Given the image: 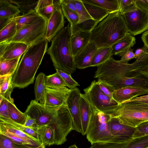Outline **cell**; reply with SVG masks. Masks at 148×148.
<instances>
[{"instance_id":"8","label":"cell","mask_w":148,"mask_h":148,"mask_svg":"<svg viewBox=\"0 0 148 148\" xmlns=\"http://www.w3.org/2000/svg\"><path fill=\"white\" fill-rule=\"evenodd\" d=\"M47 24V21L40 16L31 24L17 31L10 42H20L29 46L33 45L45 38Z\"/></svg>"},{"instance_id":"19","label":"cell","mask_w":148,"mask_h":148,"mask_svg":"<svg viewBox=\"0 0 148 148\" xmlns=\"http://www.w3.org/2000/svg\"><path fill=\"white\" fill-rule=\"evenodd\" d=\"M91 35L90 32H82L72 36L71 47L74 57L89 43Z\"/></svg>"},{"instance_id":"3","label":"cell","mask_w":148,"mask_h":148,"mask_svg":"<svg viewBox=\"0 0 148 148\" xmlns=\"http://www.w3.org/2000/svg\"><path fill=\"white\" fill-rule=\"evenodd\" d=\"M90 42L98 48L111 47L128 33L125 21L119 11L110 14L91 32Z\"/></svg>"},{"instance_id":"11","label":"cell","mask_w":148,"mask_h":148,"mask_svg":"<svg viewBox=\"0 0 148 148\" xmlns=\"http://www.w3.org/2000/svg\"><path fill=\"white\" fill-rule=\"evenodd\" d=\"M81 94L77 87L71 90L66 104L72 118L73 130L81 134L82 128L80 108Z\"/></svg>"},{"instance_id":"6","label":"cell","mask_w":148,"mask_h":148,"mask_svg":"<svg viewBox=\"0 0 148 148\" xmlns=\"http://www.w3.org/2000/svg\"><path fill=\"white\" fill-rule=\"evenodd\" d=\"M110 114L112 117L118 118L122 123L134 127L148 121V112L136 101L119 104Z\"/></svg>"},{"instance_id":"31","label":"cell","mask_w":148,"mask_h":148,"mask_svg":"<svg viewBox=\"0 0 148 148\" xmlns=\"http://www.w3.org/2000/svg\"><path fill=\"white\" fill-rule=\"evenodd\" d=\"M8 111L10 119L19 124L24 125L27 115L25 112L20 111L15 105L13 99L11 98L9 101Z\"/></svg>"},{"instance_id":"15","label":"cell","mask_w":148,"mask_h":148,"mask_svg":"<svg viewBox=\"0 0 148 148\" xmlns=\"http://www.w3.org/2000/svg\"><path fill=\"white\" fill-rule=\"evenodd\" d=\"M29 47L25 44L18 42L0 44V60H9L21 57Z\"/></svg>"},{"instance_id":"50","label":"cell","mask_w":148,"mask_h":148,"mask_svg":"<svg viewBox=\"0 0 148 148\" xmlns=\"http://www.w3.org/2000/svg\"><path fill=\"white\" fill-rule=\"evenodd\" d=\"M14 18L11 17H0V30L7 26Z\"/></svg>"},{"instance_id":"37","label":"cell","mask_w":148,"mask_h":148,"mask_svg":"<svg viewBox=\"0 0 148 148\" xmlns=\"http://www.w3.org/2000/svg\"><path fill=\"white\" fill-rule=\"evenodd\" d=\"M72 1L74 4L77 12L79 17V21L78 23L87 20L92 19L88 12L82 0Z\"/></svg>"},{"instance_id":"25","label":"cell","mask_w":148,"mask_h":148,"mask_svg":"<svg viewBox=\"0 0 148 148\" xmlns=\"http://www.w3.org/2000/svg\"><path fill=\"white\" fill-rule=\"evenodd\" d=\"M111 47L99 48L94 54L90 67L98 66L103 64L113 55Z\"/></svg>"},{"instance_id":"54","label":"cell","mask_w":148,"mask_h":148,"mask_svg":"<svg viewBox=\"0 0 148 148\" xmlns=\"http://www.w3.org/2000/svg\"><path fill=\"white\" fill-rule=\"evenodd\" d=\"M143 103L148 104V100H142L140 101H137Z\"/></svg>"},{"instance_id":"44","label":"cell","mask_w":148,"mask_h":148,"mask_svg":"<svg viewBox=\"0 0 148 148\" xmlns=\"http://www.w3.org/2000/svg\"><path fill=\"white\" fill-rule=\"evenodd\" d=\"M136 128V131L133 135V138L148 135V121L140 123Z\"/></svg>"},{"instance_id":"40","label":"cell","mask_w":148,"mask_h":148,"mask_svg":"<svg viewBox=\"0 0 148 148\" xmlns=\"http://www.w3.org/2000/svg\"><path fill=\"white\" fill-rule=\"evenodd\" d=\"M37 147H32L17 144L7 137L0 134V148H37Z\"/></svg>"},{"instance_id":"9","label":"cell","mask_w":148,"mask_h":148,"mask_svg":"<svg viewBox=\"0 0 148 148\" xmlns=\"http://www.w3.org/2000/svg\"><path fill=\"white\" fill-rule=\"evenodd\" d=\"M0 134L21 145L35 148L42 144L40 141L19 129L7 118L0 117Z\"/></svg>"},{"instance_id":"26","label":"cell","mask_w":148,"mask_h":148,"mask_svg":"<svg viewBox=\"0 0 148 148\" xmlns=\"http://www.w3.org/2000/svg\"><path fill=\"white\" fill-rule=\"evenodd\" d=\"M89 14L96 21L99 23L110 14L107 10L82 0Z\"/></svg>"},{"instance_id":"49","label":"cell","mask_w":148,"mask_h":148,"mask_svg":"<svg viewBox=\"0 0 148 148\" xmlns=\"http://www.w3.org/2000/svg\"><path fill=\"white\" fill-rule=\"evenodd\" d=\"M27 116L23 125L27 127L34 128L36 125V120L29 115H27Z\"/></svg>"},{"instance_id":"57","label":"cell","mask_w":148,"mask_h":148,"mask_svg":"<svg viewBox=\"0 0 148 148\" xmlns=\"http://www.w3.org/2000/svg\"><path fill=\"white\" fill-rule=\"evenodd\" d=\"M147 148H148V147H147Z\"/></svg>"},{"instance_id":"5","label":"cell","mask_w":148,"mask_h":148,"mask_svg":"<svg viewBox=\"0 0 148 148\" xmlns=\"http://www.w3.org/2000/svg\"><path fill=\"white\" fill-rule=\"evenodd\" d=\"M91 107L92 112L86 134L88 140L91 145L100 142L116 143L110 130L111 114Z\"/></svg>"},{"instance_id":"21","label":"cell","mask_w":148,"mask_h":148,"mask_svg":"<svg viewBox=\"0 0 148 148\" xmlns=\"http://www.w3.org/2000/svg\"><path fill=\"white\" fill-rule=\"evenodd\" d=\"M34 129L38 135L40 142L45 146L55 145L54 132L51 127L42 125L36 126Z\"/></svg>"},{"instance_id":"46","label":"cell","mask_w":148,"mask_h":148,"mask_svg":"<svg viewBox=\"0 0 148 148\" xmlns=\"http://www.w3.org/2000/svg\"><path fill=\"white\" fill-rule=\"evenodd\" d=\"M133 49L130 48L127 49L117 54L116 55L121 57L120 60L128 62L132 59L134 58V53L133 52Z\"/></svg>"},{"instance_id":"22","label":"cell","mask_w":148,"mask_h":148,"mask_svg":"<svg viewBox=\"0 0 148 148\" xmlns=\"http://www.w3.org/2000/svg\"><path fill=\"white\" fill-rule=\"evenodd\" d=\"M45 77L44 73L41 72L39 73L36 78L34 87L35 100L44 104L45 103L46 96L45 85Z\"/></svg>"},{"instance_id":"38","label":"cell","mask_w":148,"mask_h":148,"mask_svg":"<svg viewBox=\"0 0 148 148\" xmlns=\"http://www.w3.org/2000/svg\"><path fill=\"white\" fill-rule=\"evenodd\" d=\"M61 7L63 15L69 21L70 26L78 23L79 18L77 13L70 9L64 5L61 4Z\"/></svg>"},{"instance_id":"13","label":"cell","mask_w":148,"mask_h":148,"mask_svg":"<svg viewBox=\"0 0 148 148\" xmlns=\"http://www.w3.org/2000/svg\"><path fill=\"white\" fill-rule=\"evenodd\" d=\"M110 126L111 134L116 143L123 142L132 139L136 130L135 127L121 123L119 119L115 117H111Z\"/></svg>"},{"instance_id":"1","label":"cell","mask_w":148,"mask_h":148,"mask_svg":"<svg viewBox=\"0 0 148 148\" xmlns=\"http://www.w3.org/2000/svg\"><path fill=\"white\" fill-rule=\"evenodd\" d=\"M25 113L36 120L35 126L47 125L53 130L56 145L64 143L68 134L73 130L72 118L66 105L48 106L34 99L31 101Z\"/></svg>"},{"instance_id":"39","label":"cell","mask_w":148,"mask_h":148,"mask_svg":"<svg viewBox=\"0 0 148 148\" xmlns=\"http://www.w3.org/2000/svg\"><path fill=\"white\" fill-rule=\"evenodd\" d=\"M119 12L123 14L132 11L137 8L135 0H119Z\"/></svg>"},{"instance_id":"29","label":"cell","mask_w":148,"mask_h":148,"mask_svg":"<svg viewBox=\"0 0 148 148\" xmlns=\"http://www.w3.org/2000/svg\"><path fill=\"white\" fill-rule=\"evenodd\" d=\"M16 23L14 18L10 23L0 30V44L10 42L17 32Z\"/></svg>"},{"instance_id":"18","label":"cell","mask_w":148,"mask_h":148,"mask_svg":"<svg viewBox=\"0 0 148 148\" xmlns=\"http://www.w3.org/2000/svg\"><path fill=\"white\" fill-rule=\"evenodd\" d=\"M99 48L93 42L88 45L74 57L76 68L84 69L90 67L93 57Z\"/></svg>"},{"instance_id":"33","label":"cell","mask_w":148,"mask_h":148,"mask_svg":"<svg viewBox=\"0 0 148 148\" xmlns=\"http://www.w3.org/2000/svg\"><path fill=\"white\" fill-rule=\"evenodd\" d=\"M99 23L94 19H91L70 26L72 36L82 32H91Z\"/></svg>"},{"instance_id":"55","label":"cell","mask_w":148,"mask_h":148,"mask_svg":"<svg viewBox=\"0 0 148 148\" xmlns=\"http://www.w3.org/2000/svg\"><path fill=\"white\" fill-rule=\"evenodd\" d=\"M68 148H78V147L75 144H74L70 146Z\"/></svg>"},{"instance_id":"10","label":"cell","mask_w":148,"mask_h":148,"mask_svg":"<svg viewBox=\"0 0 148 148\" xmlns=\"http://www.w3.org/2000/svg\"><path fill=\"white\" fill-rule=\"evenodd\" d=\"M128 33L135 36L148 30V12L137 7L134 11L121 14Z\"/></svg>"},{"instance_id":"34","label":"cell","mask_w":148,"mask_h":148,"mask_svg":"<svg viewBox=\"0 0 148 148\" xmlns=\"http://www.w3.org/2000/svg\"><path fill=\"white\" fill-rule=\"evenodd\" d=\"M12 3L17 6L22 15L26 14L35 10L38 1L35 0H9Z\"/></svg>"},{"instance_id":"48","label":"cell","mask_w":148,"mask_h":148,"mask_svg":"<svg viewBox=\"0 0 148 148\" xmlns=\"http://www.w3.org/2000/svg\"><path fill=\"white\" fill-rule=\"evenodd\" d=\"M137 6L148 12V0H135Z\"/></svg>"},{"instance_id":"41","label":"cell","mask_w":148,"mask_h":148,"mask_svg":"<svg viewBox=\"0 0 148 148\" xmlns=\"http://www.w3.org/2000/svg\"><path fill=\"white\" fill-rule=\"evenodd\" d=\"M12 75L0 76V95H3L11 88Z\"/></svg>"},{"instance_id":"56","label":"cell","mask_w":148,"mask_h":148,"mask_svg":"<svg viewBox=\"0 0 148 148\" xmlns=\"http://www.w3.org/2000/svg\"><path fill=\"white\" fill-rule=\"evenodd\" d=\"M37 148H45V146L42 143L41 145L37 147Z\"/></svg>"},{"instance_id":"52","label":"cell","mask_w":148,"mask_h":148,"mask_svg":"<svg viewBox=\"0 0 148 148\" xmlns=\"http://www.w3.org/2000/svg\"><path fill=\"white\" fill-rule=\"evenodd\" d=\"M141 39L145 45L148 49V30L145 32L141 36Z\"/></svg>"},{"instance_id":"14","label":"cell","mask_w":148,"mask_h":148,"mask_svg":"<svg viewBox=\"0 0 148 148\" xmlns=\"http://www.w3.org/2000/svg\"><path fill=\"white\" fill-rule=\"evenodd\" d=\"M148 147V135L132 138L120 143L100 142L95 143L90 148H147Z\"/></svg>"},{"instance_id":"47","label":"cell","mask_w":148,"mask_h":148,"mask_svg":"<svg viewBox=\"0 0 148 148\" xmlns=\"http://www.w3.org/2000/svg\"><path fill=\"white\" fill-rule=\"evenodd\" d=\"M134 58L136 59H148V49L144 45L141 48L136 50Z\"/></svg>"},{"instance_id":"7","label":"cell","mask_w":148,"mask_h":148,"mask_svg":"<svg viewBox=\"0 0 148 148\" xmlns=\"http://www.w3.org/2000/svg\"><path fill=\"white\" fill-rule=\"evenodd\" d=\"M83 90V95L91 106L105 113L110 114L119 105L112 97L103 92L95 80Z\"/></svg>"},{"instance_id":"12","label":"cell","mask_w":148,"mask_h":148,"mask_svg":"<svg viewBox=\"0 0 148 148\" xmlns=\"http://www.w3.org/2000/svg\"><path fill=\"white\" fill-rule=\"evenodd\" d=\"M54 12L47 21L45 38L48 42L51 41L58 32L64 27L65 21L61 7V0H54Z\"/></svg>"},{"instance_id":"28","label":"cell","mask_w":148,"mask_h":148,"mask_svg":"<svg viewBox=\"0 0 148 148\" xmlns=\"http://www.w3.org/2000/svg\"><path fill=\"white\" fill-rule=\"evenodd\" d=\"M21 58L0 60V76L13 75L18 67Z\"/></svg>"},{"instance_id":"27","label":"cell","mask_w":148,"mask_h":148,"mask_svg":"<svg viewBox=\"0 0 148 148\" xmlns=\"http://www.w3.org/2000/svg\"><path fill=\"white\" fill-rule=\"evenodd\" d=\"M21 13L18 7L9 0H0V17L14 18Z\"/></svg>"},{"instance_id":"53","label":"cell","mask_w":148,"mask_h":148,"mask_svg":"<svg viewBox=\"0 0 148 148\" xmlns=\"http://www.w3.org/2000/svg\"><path fill=\"white\" fill-rule=\"evenodd\" d=\"M148 100V94L145 95H143V96H140V97H135L134 98H133V99H132V100H131L129 101H140L142 100Z\"/></svg>"},{"instance_id":"16","label":"cell","mask_w":148,"mask_h":148,"mask_svg":"<svg viewBox=\"0 0 148 148\" xmlns=\"http://www.w3.org/2000/svg\"><path fill=\"white\" fill-rule=\"evenodd\" d=\"M147 94H148V87L127 86L115 90L112 98L119 104H120L138 96Z\"/></svg>"},{"instance_id":"30","label":"cell","mask_w":148,"mask_h":148,"mask_svg":"<svg viewBox=\"0 0 148 148\" xmlns=\"http://www.w3.org/2000/svg\"><path fill=\"white\" fill-rule=\"evenodd\" d=\"M40 17L36 10H34L26 14L15 17L17 31L31 24Z\"/></svg>"},{"instance_id":"51","label":"cell","mask_w":148,"mask_h":148,"mask_svg":"<svg viewBox=\"0 0 148 148\" xmlns=\"http://www.w3.org/2000/svg\"><path fill=\"white\" fill-rule=\"evenodd\" d=\"M61 4L70 9L77 12L75 6L72 0H61Z\"/></svg>"},{"instance_id":"24","label":"cell","mask_w":148,"mask_h":148,"mask_svg":"<svg viewBox=\"0 0 148 148\" xmlns=\"http://www.w3.org/2000/svg\"><path fill=\"white\" fill-rule=\"evenodd\" d=\"M135 38L129 33L122 39L111 46L112 55H116L131 48L136 43Z\"/></svg>"},{"instance_id":"32","label":"cell","mask_w":148,"mask_h":148,"mask_svg":"<svg viewBox=\"0 0 148 148\" xmlns=\"http://www.w3.org/2000/svg\"><path fill=\"white\" fill-rule=\"evenodd\" d=\"M86 2L99 6L108 10L110 13L119 11V0H83Z\"/></svg>"},{"instance_id":"43","label":"cell","mask_w":148,"mask_h":148,"mask_svg":"<svg viewBox=\"0 0 148 148\" xmlns=\"http://www.w3.org/2000/svg\"><path fill=\"white\" fill-rule=\"evenodd\" d=\"M9 121L19 129L25 133L29 135L40 141L38 135L34 128L25 126L23 125L17 123L10 119H8Z\"/></svg>"},{"instance_id":"4","label":"cell","mask_w":148,"mask_h":148,"mask_svg":"<svg viewBox=\"0 0 148 148\" xmlns=\"http://www.w3.org/2000/svg\"><path fill=\"white\" fill-rule=\"evenodd\" d=\"M72 36L69 23L52 39L47 51L55 69L71 75L76 69L71 49Z\"/></svg>"},{"instance_id":"36","label":"cell","mask_w":148,"mask_h":148,"mask_svg":"<svg viewBox=\"0 0 148 148\" xmlns=\"http://www.w3.org/2000/svg\"><path fill=\"white\" fill-rule=\"evenodd\" d=\"M45 85L46 87L50 88L66 86L61 77L56 72L52 74L46 76Z\"/></svg>"},{"instance_id":"2","label":"cell","mask_w":148,"mask_h":148,"mask_svg":"<svg viewBox=\"0 0 148 148\" xmlns=\"http://www.w3.org/2000/svg\"><path fill=\"white\" fill-rule=\"evenodd\" d=\"M48 41L45 38L29 47L23 54L12 76L13 87L23 88L33 83L36 72L47 51Z\"/></svg>"},{"instance_id":"45","label":"cell","mask_w":148,"mask_h":148,"mask_svg":"<svg viewBox=\"0 0 148 148\" xmlns=\"http://www.w3.org/2000/svg\"><path fill=\"white\" fill-rule=\"evenodd\" d=\"M99 86L103 92L107 95L112 97V95L115 89L112 86L100 79L97 81Z\"/></svg>"},{"instance_id":"20","label":"cell","mask_w":148,"mask_h":148,"mask_svg":"<svg viewBox=\"0 0 148 148\" xmlns=\"http://www.w3.org/2000/svg\"><path fill=\"white\" fill-rule=\"evenodd\" d=\"M80 108L82 128L81 134L84 136L86 134L92 114V109L90 105L82 93L80 99Z\"/></svg>"},{"instance_id":"23","label":"cell","mask_w":148,"mask_h":148,"mask_svg":"<svg viewBox=\"0 0 148 148\" xmlns=\"http://www.w3.org/2000/svg\"><path fill=\"white\" fill-rule=\"evenodd\" d=\"M55 9L54 0H38L35 10L41 17L47 21L52 15Z\"/></svg>"},{"instance_id":"35","label":"cell","mask_w":148,"mask_h":148,"mask_svg":"<svg viewBox=\"0 0 148 148\" xmlns=\"http://www.w3.org/2000/svg\"><path fill=\"white\" fill-rule=\"evenodd\" d=\"M14 88H10L3 95H0V117L10 119L8 108L11 94Z\"/></svg>"},{"instance_id":"42","label":"cell","mask_w":148,"mask_h":148,"mask_svg":"<svg viewBox=\"0 0 148 148\" xmlns=\"http://www.w3.org/2000/svg\"><path fill=\"white\" fill-rule=\"evenodd\" d=\"M56 70V72L59 74L64 80L66 86L69 89L72 90L77 87V86H79L77 82L72 78L71 74L58 69Z\"/></svg>"},{"instance_id":"17","label":"cell","mask_w":148,"mask_h":148,"mask_svg":"<svg viewBox=\"0 0 148 148\" xmlns=\"http://www.w3.org/2000/svg\"><path fill=\"white\" fill-rule=\"evenodd\" d=\"M46 101L45 105L58 106L66 105L67 97L71 90L66 86L45 87Z\"/></svg>"}]
</instances>
